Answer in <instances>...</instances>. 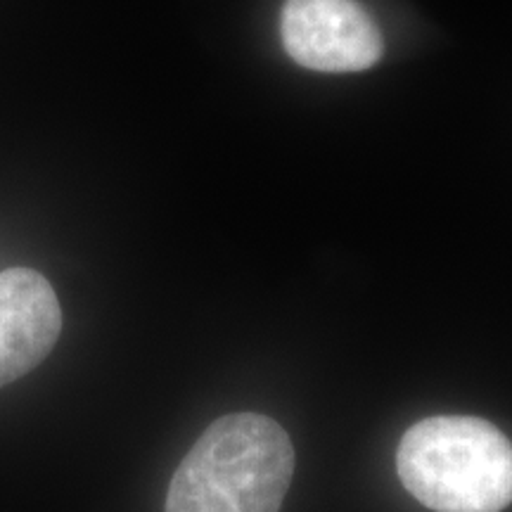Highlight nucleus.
<instances>
[{
    "label": "nucleus",
    "mask_w": 512,
    "mask_h": 512,
    "mask_svg": "<svg viewBox=\"0 0 512 512\" xmlns=\"http://www.w3.org/2000/svg\"><path fill=\"white\" fill-rule=\"evenodd\" d=\"M292 472L294 448L278 422L223 415L181 460L164 512H278Z\"/></svg>",
    "instance_id": "nucleus-1"
},
{
    "label": "nucleus",
    "mask_w": 512,
    "mask_h": 512,
    "mask_svg": "<svg viewBox=\"0 0 512 512\" xmlns=\"http://www.w3.org/2000/svg\"><path fill=\"white\" fill-rule=\"evenodd\" d=\"M403 486L434 512H501L512 503V444L479 418L437 415L403 434Z\"/></svg>",
    "instance_id": "nucleus-2"
},
{
    "label": "nucleus",
    "mask_w": 512,
    "mask_h": 512,
    "mask_svg": "<svg viewBox=\"0 0 512 512\" xmlns=\"http://www.w3.org/2000/svg\"><path fill=\"white\" fill-rule=\"evenodd\" d=\"M283 43L294 62L328 74L363 72L382 55L380 31L356 0H287Z\"/></svg>",
    "instance_id": "nucleus-3"
},
{
    "label": "nucleus",
    "mask_w": 512,
    "mask_h": 512,
    "mask_svg": "<svg viewBox=\"0 0 512 512\" xmlns=\"http://www.w3.org/2000/svg\"><path fill=\"white\" fill-rule=\"evenodd\" d=\"M60 332L62 309L46 275L24 266L0 273V387L31 373Z\"/></svg>",
    "instance_id": "nucleus-4"
}]
</instances>
